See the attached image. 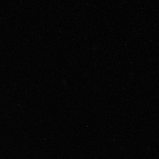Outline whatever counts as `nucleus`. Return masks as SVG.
Masks as SVG:
<instances>
[]
</instances>
